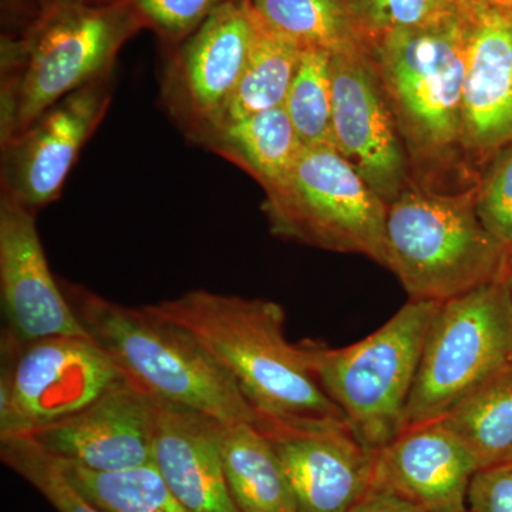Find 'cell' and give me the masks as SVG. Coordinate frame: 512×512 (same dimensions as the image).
Returning a JSON list of instances; mask_svg holds the SVG:
<instances>
[{"mask_svg":"<svg viewBox=\"0 0 512 512\" xmlns=\"http://www.w3.org/2000/svg\"><path fill=\"white\" fill-rule=\"evenodd\" d=\"M147 28L133 0H45L19 39H3L0 146L84 84L113 73L127 40Z\"/></svg>","mask_w":512,"mask_h":512,"instance_id":"7a4b0ae2","label":"cell"},{"mask_svg":"<svg viewBox=\"0 0 512 512\" xmlns=\"http://www.w3.org/2000/svg\"><path fill=\"white\" fill-rule=\"evenodd\" d=\"M147 28L178 46L227 0H133Z\"/></svg>","mask_w":512,"mask_h":512,"instance_id":"f1b7e54d","label":"cell"},{"mask_svg":"<svg viewBox=\"0 0 512 512\" xmlns=\"http://www.w3.org/2000/svg\"><path fill=\"white\" fill-rule=\"evenodd\" d=\"M153 414V399L124 379L72 416L26 434L57 460L126 470L153 463Z\"/></svg>","mask_w":512,"mask_h":512,"instance_id":"9a60e30c","label":"cell"},{"mask_svg":"<svg viewBox=\"0 0 512 512\" xmlns=\"http://www.w3.org/2000/svg\"><path fill=\"white\" fill-rule=\"evenodd\" d=\"M493 13H512V0H467V19L470 22Z\"/></svg>","mask_w":512,"mask_h":512,"instance_id":"1f68e13d","label":"cell"},{"mask_svg":"<svg viewBox=\"0 0 512 512\" xmlns=\"http://www.w3.org/2000/svg\"><path fill=\"white\" fill-rule=\"evenodd\" d=\"M468 512H512V463L481 468L467 495Z\"/></svg>","mask_w":512,"mask_h":512,"instance_id":"f546056e","label":"cell"},{"mask_svg":"<svg viewBox=\"0 0 512 512\" xmlns=\"http://www.w3.org/2000/svg\"><path fill=\"white\" fill-rule=\"evenodd\" d=\"M221 453L239 512H298L274 447L255 423L225 424Z\"/></svg>","mask_w":512,"mask_h":512,"instance_id":"ffe728a7","label":"cell"},{"mask_svg":"<svg viewBox=\"0 0 512 512\" xmlns=\"http://www.w3.org/2000/svg\"><path fill=\"white\" fill-rule=\"evenodd\" d=\"M0 437L26 434L96 402L123 382L119 369L90 336L2 340Z\"/></svg>","mask_w":512,"mask_h":512,"instance_id":"9c48e42d","label":"cell"},{"mask_svg":"<svg viewBox=\"0 0 512 512\" xmlns=\"http://www.w3.org/2000/svg\"><path fill=\"white\" fill-rule=\"evenodd\" d=\"M333 147L387 205L414 183L399 124L369 50L332 56Z\"/></svg>","mask_w":512,"mask_h":512,"instance_id":"8fae6325","label":"cell"},{"mask_svg":"<svg viewBox=\"0 0 512 512\" xmlns=\"http://www.w3.org/2000/svg\"><path fill=\"white\" fill-rule=\"evenodd\" d=\"M346 3L367 50L394 32L421 28L454 15L443 8L440 0H346Z\"/></svg>","mask_w":512,"mask_h":512,"instance_id":"4316f807","label":"cell"},{"mask_svg":"<svg viewBox=\"0 0 512 512\" xmlns=\"http://www.w3.org/2000/svg\"><path fill=\"white\" fill-rule=\"evenodd\" d=\"M476 190V211L484 228L512 252V144L493 154Z\"/></svg>","mask_w":512,"mask_h":512,"instance_id":"83f0119b","label":"cell"},{"mask_svg":"<svg viewBox=\"0 0 512 512\" xmlns=\"http://www.w3.org/2000/svg\"><path fill=\"white\" fill-rule=\"evenodd\" d=\"M511 365L512 303L504 278L441 303L421 353L403 430L443 419Z\"/></svg>","mask_w":512,"mask_h":512,"instance_id":"ba28073f","label":"cell"},{"mask_svg":"<svg viewBox=\"0 0 512 512\" xmlns=\"http://www.w3.org/2000/svg\"><path fill=\"white\" fill-rule=\"evenodd\" d=\"M470 20L444 16L399 30L370 47L402 133L412 173L451 164L463 150Z\"/></svg>","mask_w":512,"mask_h":512,"instance_id":"5b68a950","label":"cell"},{"mask_svg":"<svg viewBox=\"0 0 512 512\" xmlns=\"http://www.w3.org/2000/svg\"><path fill=\"white\" fill-rule=\"evenodd\" d=\"M332 53L302 49L298 70L285 100L303 148L333 147Z\"/></svg>","mask_w":512,"mask_h":512,"instance_id":"d4e9b609","label":"cell"},{"mask_svg":"<svg viewBox=\"0 0 512 512\" xmlns=\"http://www.w3.org/2000/svg\"><path fill=\"white\" fill-rule=\"evenodd\" d=\"M143 308L190 333L234 380L256 421L302 430L350 427L313 375L302 343L286 339L278 303L197 289Z\"/></svg>","mask_w":512,"mask_h":512,"instance_id":"6da1fadb","label":"cell"},{"mask_svg":"<svg viewBox=\"0 0 512 512\" xmlns=\"http://www.w3.org/2000/svg\"><path fill=\"white\" fill-rule=\"evenodd\" d=\"M256 16L301 49H366L346 0H248Z\"/></svg>","mask_w":512,"mask_h":512,"instance_id":"7402d4cb","label":"cell"},{"mask_svg":"<svg viewBox=\"0 0 512 512\" xmlns=\"http://www.w3.org/2000/svg\"><path fill=\"white\" fill-rule=\"evenodd\" d=\"M200 146L238 165L265 191L284 181L303 150L284 106L225 121Z\"/></svg>","mask_w":512,"mask_h":512,"instance_id":"d6986e66","label":"cell"},{"mask_svg":"<svg viewBox=\"0 0 512 512\" xmlns=\"http://www.w3.org/2000/svg\"><path fill=\"white\" fill-rule=\"evenodd\" d=\"M468 512V511H467Z\"/></svg>","mask_w":512,"mask_h":512,"instance_id":"d590c367","label":"cell"},{"mask_svg":"<svg viewBox=\"0 0 512 512\" xmlns=\"http://www.w3.org/2000/svg\"><path fill=\"white\" fill-rule=\"evenodd\" d=\"M151 457L188 512H239L222 464L225 424L208 414L154 400Z\"/></svg>","mask_w":512,"mask_h":512,"instance_id":"e0dca14e","label":"cell"},{"mask_svg":"<svg viewBox=\"0 0 512 512\" xmlns=\"http://www.w3.org/2000/svg\"><path fill=\"white\" fill-rule=\"evenodd\" d=\"M0 298L5 338L13 343L49 336H89L50 271L35 214L0 198Z\"/></svg>","mask_w":512,"mask_h":512,"instance_id":"4fadbf2b","label":"cell"},{"mask_svg":"<svg viewBox=\"0 0 512 512\" xmlns=\"http://www.w3.org/2000/svg\"><path fill=\"white\" fill-rule=\"evenodd\" d=\"M3 463L39 491L59 512H101L64 476L56 458L28 434L0 437Z\"/></svg>","mask_w":512,"mask_h":512,"instance_id":"484cf974","label":"cell"},{"mask_svg":"<svg viewBox=\"0 0 512 512\" xmlns=\"http://www.w3.org/2000/svg\"><path fill=\"white\" fill-rule=\"evenodd\" d=\"M441 421L470 450L478 470L512 463V365Z\"/></svg>","mask_w":512,"mask_h":512,"instance_id":"603a6c76","label":"cell"},{"mask_svg":"<svg viewBox=\"0 0 512 512\" xmlns=\"http://www.w3.org/2000/svg\"><path fill=\"white\" fill-rule=\"evenodd\" d=\"M476 460L441 420L407 427L375 451L373 485L424 512H467Z\"/></svg>","mask_w":512,"mask_h":512,"instance_id":"2e32d148","label":"cell"},{"mask_svg":"<svg viewBox=\"0 0 512 512\" xmlns=\"http://www.w3.org/2000/svg\"><path fill=\"white\" fill-rule=\"evenodd\" d=\"M56 461L73 487L101 512H188L154 463L126 470L93 471Z\"/></svg>","mask_w":512,"mask_h":512,"instance_id":"cb8c5ba5","label":"cell"},{"mask_svg":"<svg viewBox=\"0 0 512 512\" xmlns=\"http://www.w3.org/2000/svg\"><path fill=\"white\" fill-rule=\"evenodd\" d=\"M441 303L410 301L382 328L346 348L302 343L313 375L370 450L396 439Z\"/></svg>","mask_w":512,"mask_h":512,"instance_id":"8992f818","label":"cell"},{"mask_svg":"<svg viewBox=\"0 0 512 512\" xmlns=\"http://www.w3.org/2000/svg\"><path fill=\"white\" fill-rule=\"evenodd\" d=\"M82 2H86V3H107V2H113V0H82Z\"/></svg>","mask_w":512,"mask_h":512,"instance_id":"e575fe53","label":"cell"},{"mask_svg":"<svg viewBox=\"0 0 512 512\" xmlns=\"http://www.w3.org/2000/svg\"><path fill=\"white\" fill-rule=\"evenodd\" d=\"M349 512H424L409 501L372 488Z\"/></svg>","mask_w":512,"mask_h":512,"instance_id":"4dcf8cb0","label":"cell"},{"mask_svg":"<svg viewBox=\"0 0 512 512\" xmlns=\"http://www.w3.org/2000/svg\"><path fill=\"white\" fill-rule=\"evenodd\" d=\"M512 144V13L470 22L464 83L463 150L487 158Z\"/></svg>","mask_w":512,"mask_h":512,"instance_id":"ac0fdd59","label":"cell"},{"mask_svg":"<svg viewBox=\"0 0 512 512\" xmlns=\"http://www.w3.org/2000/svg\"><path fill=\"white\" fill-rule=\"evenodd\" d=\"M440 3L447 12L467 19V0H440Z\"/></svg>","mask_w":512,"mask_h":512,"instance_id":"d6a6232c","label":"cell"},{"mask_svg":"<svg viewBox=\"0 0 512 512\" xmlns=\"http://www.w3.org/2000/svg\"><path fill=\"white\" fill-rule=\"evenodd\" d=\"M505 285H507L508 292H510V298L512 303V252L510 255V261H508L507 271L504 274Z\"/></svg>","mask_w":512,"mask_h":512,"instance_id":"836d02e7","label":"cell"},{"mask_svg":"<svg viewBox=\"0 0 512 512\" xmlns=\"http://www.w3.org/2000/svg\"><path fill=\"white\" fill-rule=\"evenodd\" d=\"M476 187L410 184L387 208V269L410 301L447 302L504 278L511 251L484 228Z\"/></svg>","mask_w":512,"mask_h":512,"instance_id":"277c9868","label":"cell"},{"mask_svg":"<svg viewBox=\"0 0 512 512\" xmlns=\"http://www.w3.org/2000/svg\"><path fill=\"white\" fill-rule=\"evenodd\" d=\"M248 0H227L177 46L161 82V100L194 144L220 126L251 49Z\"/></svg>","mask_w":512,"mask_h":512,"instance_id":"30bf717a","label":"cell"},{"mask_svg":"<svg viewBox=\"0 0 512 512\" xmlns=\"http://www.w3.org/2000/svg\"><path fill=\"white\" fill-rule=\"evenodd\" d=\"M276 237L325 251L365 255L387 268L386 204L332 146L303 148L292 170L265 191Z\"/></svg>","mask_w":512,"mask_h":512,"instance_id":"52a82bcc","label":"cell"},{"mask_svg":"<svg viewBox=\"0 0 512 512\" xmlns=\"http://www.w3.org/2000/svg\"><path fill=\"white\" fill-rule=\"evenodd\" d=\"M251 15L254 35L247 64L221 124L284 106L301 60V47L266 26L252 9Z\"/></svg>","mask_w":512,"mask_h":512,"instance_id":"44dd1931","label":"cell"},{"mask_svg":"<svg viewBox=\"0 0 512 512\" xmlns=\"http://www.w3.org/2000/svg\"><path fill=\"white\" fill-rule=\"evenodd\" d=\"M271 441L298 512H349L370 490L375 451L350 427L302 430L255 421Z\"/></svg>","mask_w":512,"mask_h":512,"instance_id":"5bb4252c","label":"cell"},{"mask_svg":"<svg viewBox=\"0 0 512 512\" xmlns=\"http://www.w3.org/2000/svg\"><path fill=\"white\" fill-rule=\"evenodd\" d=\"M113 96V73L84 84L2 144V197L36 214L62 194L80 151Z\"/></svg>","mask_w":512,"mask_h":512,"instance_id":"7c38bea8","label":"cell"},{"mask_svg":"<svg viewBox=\"0 0 512 512\" xmlns=\"http://www.w3.org/2000/svg\"><path fill=\"white\" fill-rule=\"evenodd\" d=\"M60 285L84 330L140 392L224 424L255 423L254 409L237 384L190 333L82 285Z\"/></svg>","mask_w":512,"mask_h":512,"instance_id":"3957f363","label":"cell"}]
</instances>
